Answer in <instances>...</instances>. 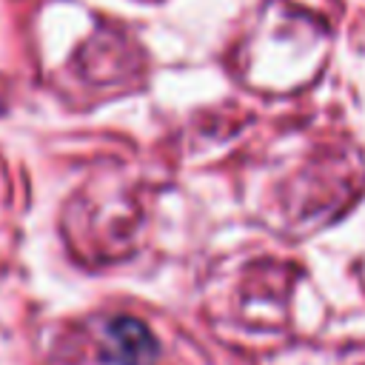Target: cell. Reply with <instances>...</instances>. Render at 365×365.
<instances>
[{
    "label": "cell",
    "instance_id": "cell-1",
    "mask_svg": "<svg viewBox=\"0 0 365 365\" xmlns=\"http://www.w3.org/2000/svg\"><path fill=\"white\" fill-rule=\"evenodd\" d=\"M108 339L114 342V359L120 365H145L154 356L151 334L134 319H117L108 328Z\"/></svg>",
    "mask_w": 365,
    "mask_h": 365
}]
</instances>
